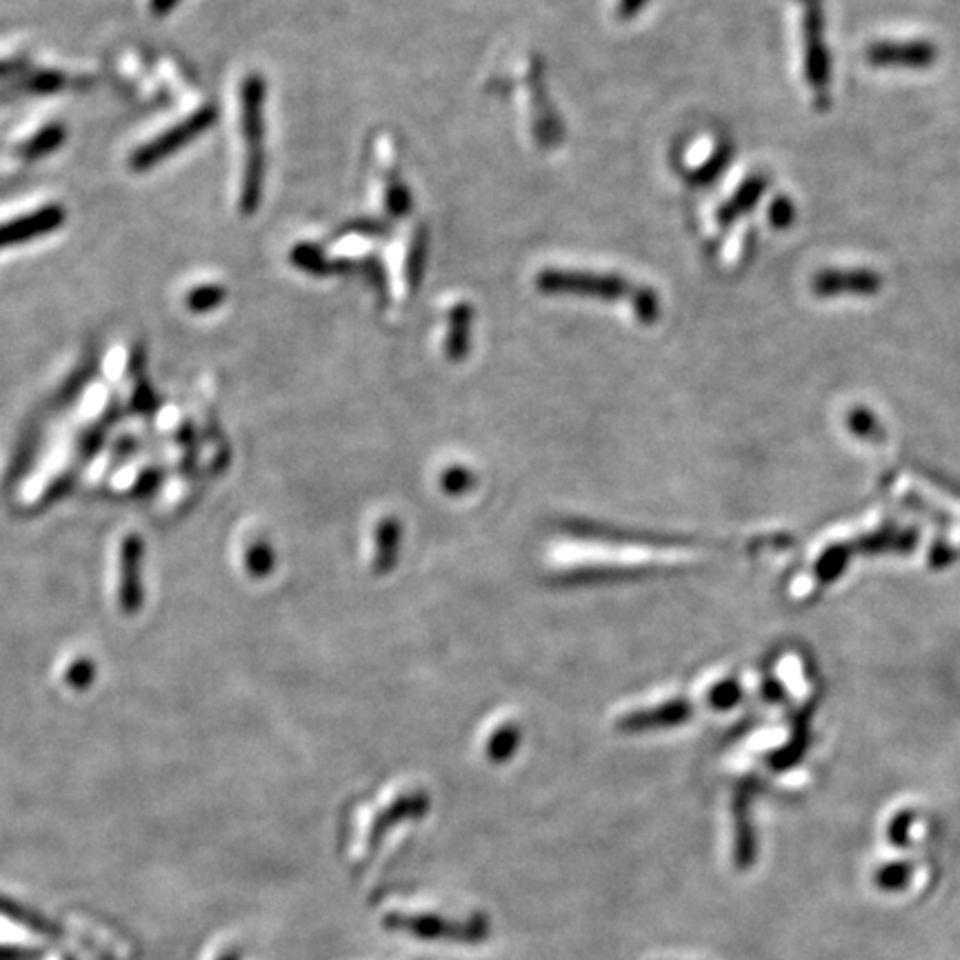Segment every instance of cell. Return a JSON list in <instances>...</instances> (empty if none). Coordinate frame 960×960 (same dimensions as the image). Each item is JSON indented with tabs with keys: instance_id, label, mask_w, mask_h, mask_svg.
Instances as JSON below:
<instances>
[{
	"instance_id": "8",
	"label": "cell",
	"mask_w": 960,
	"mask_h": 960,
	"mask_svg": "<svg viewBox=\"0 0 960 960\" xmlns=\"http://www.w3.org/2000/svg\"><path fill=\"white\" fill-rule=\"evenodd\" d=\"M911 878V865L907 863H889L876 872V885L883 892H903Z\"/></svg>"
},
{
	"instance_id": "10",
	"label": "cell",
	"mask_w": 960,
	"mask_h": 960,
	"mask_svg": "<svg viewBox=\"0 0 960 960\" xmlns=\"http://www.w3.org/2000/svg\"><path fill=\"white\" fill-rule=\"evenodd\" d=\"M223 298H225V289H221V287H201V289H194L190 294L188 305L192 309H196V311H205V309L216 307Z\"/></svg>"
},
{
	"instance_id": "5",
	"label": "cell",
	"mask_w": 960,
	"mask_h": 960,
	"mask_svg": "<svg viewBox=\"0 0 960 960\" xmlns=\"http://www.w3.org/2000/svg\"><path fill=\"white\" fill-rule=\"evenodd\" d=\"M938 52L931 43H876L867 50V61L874 65L896 67H929Z\"/></svg>"
},
{
	"instance_id": "9",
	"label": "cell",
	"mask_w": 960,
	"mask_h": 960,
	"mask_svg": "<svg viewBox=\"0 0 960 960\" xmlns=\"http://www.w3.org/2000/svg\"><path fill=\"white\" fill-rule=\"evenodd\" d=\"M63 138H65V131H63V127H58V125H54V127H47V129H43L25 149H23V153L28 156V158H39V156H45V153H50V151H54L61 142H63Z\"/></svg>"
},
{
	"instance_id": "11",
	"label": "cell",
	"mask_w": 960,
	"mask_h": 960,
	"mask_svg": "<svg viewBox=\"0 0 960 960\" xmlns=\"http://www.w3.org/2000/svg\"><path fill=\"white\" fill-rule=\"evenodd\" d=\"M909 828H911V814H900V817L892 823V828H889V841H892L894 845H898V847H905V845H907Z\"/></svg>"
},
{
	"instance_id": "7",
	"label": "cell",
	"mask_w": 960,
	"mask_h": 960,
	"mask_svg": "<svg viewBox=\"0 0 960 960\" xmlns=\"http://www.w3.org/2000/svg\"><path fill=\"white\" fill-rule=\"evenodd\" d=\"M263 103H265V85L260 76H247L243 83V131L247 142L258 145L265 136L263 127Z\"/></svg>"
},
{
	"instance_id": "4",
	"label": "cell",
	"mask_w": 960,
	"mask_h": 960,
	"mask_svg": "<svg viewBox=\"0 0 960 960\" xmlns=\"http://www.w3.org/2000/svg\"><path fill=\"white\" fill-rule=\"evenodd\" d=\"M625 282L609 276H591V274H567V271H547L541 276V289L545 291H572V294H594V296H622L627 289Z\"/></svg>"
},
{
	"instance_id": "6",
	"label": "cell",
	"mask_w": 960,
	"mask_h": 960,
	"mask_svg": "<svg viewBox=\"0 0 960 960\" xmlns=\"http://www.w3.org/2000/svg\"><path fill=\"white\" fill-rule=\"evenodd\" d=\"M883 280L876 271L870 269H832L823 271L814 278V291L821 296H836V294H876L881 289Z\"/></svg>"
},
{
	"instance_id": "2",
	"label": "cell",
	"mask_w": 960,
	"mask_h": 960,
	"mask_svg": "<svg viewBox=\"0 0 960 960\" xmlns=\"http://www.w3.org/2000/svg\"><path fill=\"white\" fill-rule=\"evenodd\" d=\"M806 70L814 92H825L830 83V58L823 43V17L819 0H810L806 10Z\"/></svg>"
},
{
	"instance_id": "3",
	"label": "cell",
	"mask_w": 960,
	"mask_h": 960,
	"mask_svg": "<svg viewBox=\"0 0 960 960\" xmlns=\"http://www.w3.org/2000/svg\"><path fill=\"white\" fill-rule=\"evenodd\" d=\"M63 223H65V210L58 205H47L23 218L0 225V247L47 236L54 230H58Z\"/></svg>"
},
{
	"instance_id": "1",
	"label": "cell",
	"mask_w": 960,
	"mask_h": 960,
	"mask_svg": "<svg viewBox=\"0 0 960 960\" xmlns=\"http://www.w3.org/2000/svg\"><path fill=\"white\" fill-rule=\"evenodd\" d=\"M216 120V109L214 107H203L201 111L192 114L190 118H185L181 125L172 127L170 131H166L163 136L153 138L151 142H147L145 147H140L134 156H131V170L136 172H145L151 170L153 166L163 163V160L172 153H177L179 149H183L190 140L199 138L205 129L212 127V122Z\"/></svg>"
},
{
	"instance_id": "12",
	"label": "cell",
	"mask_w": 960,
	"mask_h": 960,
	"mask_svg": "<svg viewBox=\"0 0 960 960\" xmlns=\"http://www.w3.org/2000/svg\"><path fill=\"white\" fill-rule=\"evenodd\" d=\"M791 218H793V210H791V205H789L787 201H778V203L771 207V221H774V225L785 227Z\"/></svg>"
},
{
	"instance_id": "13",
	"label": "cell",
	"mask_w": 960,
	"mask_h": 960,
	"mask_svg": "<svg viewBox=\"0 0 960 960\" xmlns=\"http://www.w3.org/2000/svg\"><path fill=\"white\" fill-rule=\"evenodd\" d=\"M643 3H646V0H620V12L625 17H631L633 12H638L640 8H643Z\"/></svg>"
},
{
	"instance_id": "14",
	"label": "cell",
	"mask_w": 960,
	"mask_h": 960,
	"mask_svg": "<svg viewBox=\"0 0 960 960\" xmlns=\"http://www.w3.org/2000/svg\"><path fill=\"white\" fill-rule=\"evenodd\" d=\"M177 6V0H151V10L153 14H166Z\"/></svg>"
}]
</instances>
